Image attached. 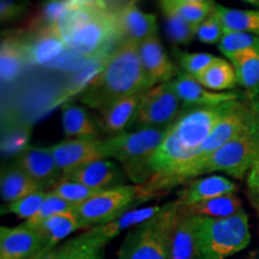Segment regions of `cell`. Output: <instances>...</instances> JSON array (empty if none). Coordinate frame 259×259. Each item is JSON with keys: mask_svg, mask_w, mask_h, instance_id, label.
Returning <instances> with one entry per match:
<instances>
[{"mask_svg": "<svg viewBox=\"0 0 259 259\" xmlns=\"http://www.w3.org/2000/svg\"><path fill=\"white\" fill-rule=\"evenodd\" d=\"M236 101L219 106L183 108L179 118L168 127L155 153L130 178L137 186H150L189 166L198 155L205 139Z\"/></svg>", "mask_w": 259, "mask_h": 259, "instance_id": "6da1fadb", "label": "cell"}, {"mask_svg": "<svg viewBox=\"0 0 259 259\" xmlns=\"http://www.w3.org/2000/svg\"><path fill=\"white\" fill-rule=\"evenodd\" d=\"M150 88L139 56V42L122 41L108 54L100 72L87 84L80 101L103 113L119 100Z\"/></svg>", "mask_w": 259, "mask_h": 259, "instance_id": "7a4b0ae2", "label": "cell"}, {"mask_svg": "<svg viewBox=\"0 0 259 259\" xmlns=\"http://www.w3.org/2000/svg\"><path fill=\"white\" fill-rule=\"evenodd\" d=\"M54 28L67 50L89 59L105 57L109 45L121 40L114 9L105 2H70Z\"/></svg>", "mask_w": 259, "mask_h": 259, "instance_id": "3957f363", "label": "cell"}, {"mask_svg": "<svg viewBox=\"0 0 259 259\" xmlns=\"http://www.w3.org/2000/svg\"><path fill=\"white\" fill-rule=\"evenodd\" d=\"M179 220V202L164 204L154 218L130 229L118 259H170V241Z\"/></svg>", "mask_w": 259, "mask_h": 259, "instance_id": "277c9868", "label": "cell"}, {"mask_svg": "<svg viewBox=\"0 0 259 259\" xmlns=\"http://www.w3.org/2000/svg\"><path fill=\"white\" fill-rule=\"evenodd\" d=\"M199 259H227L244 251L251 242L246 211L226 219L198 218Z\"/></svg>", "mask_w": 259, "mask_h": 259, "instance_id": "5b68a950", "label": "cell"}, {"mask_svg": "<svg viewBox=\"0 0 259 259\" xmlns=\"http://www.w3.org/2000/svg\"><path fill=\"white\" fill-rule=\"evenodd\" d=\"M169 126L139 128L103 139L106 158H115L120 162L130 179L160 147Z\"/></svg>", "mask_w": 259, "mask_h": 259, "instance_id": "8992f818", "label": "cell"}, {"mask_svg": "<svg viewBox=\"0 0 259 259\" xmlns=\"http://www.w3.org/2000/svg\"><path fill=\"white\" fill-rule=\"evenodd\" d=\"M137 186L121 185L101 191L74 209L82 228L106 225L128 211L132 204L137 203Z\"/></svg>", "mask_w": 259, "mask_h": 259, "instance_id": "52a82bcc", "label": "cell"}, {"mask_svg": "<svg viewBox=\"0 0 259 259\" xmlns=\"http://www.w3.org/2000/svg\"><path fill=\"white\" fill-rule=\"evenodd\" d=\"M181 105L171 80L157 84L144 94L128 127L139 130L169 126L179 118L183 111Z\"/></svg>", "mask_w": 259, "mask_h": 259, "instance_id": "ba28073f", "label": "cell"}, {"mask_svg": "<svg viewBox=\"0 0 259 259\" xmlns=\"http://www.w3.org/2000/svg\"><path fill=\"white\" fill-rule=\"evenodd\" d=\"M51 151L63 173V178L94 161L106 158L103 139L100 138L67 139L51 147Z\"/></svg>", "mask_w": 259, "mask_h": 259, "instance_id": "9c48e42d", "label": "cell"}, {"mask_svg": "<svg viewBox=\"0 0 259 259\" xmlns=\"http://www.w3.org/2000/svg\"><path fill=\"white\" fill-rule=\"evenodd\" d=\"M15 166L40 184L42 189H53L63 179V173L51 148H28L16 157Z\"/></svg>", "mask_w": 259, "mask_h": 259, "instance_id": "30bf717a", "label": "cell"}, {"mask_svg": "<svg viewBox=\"0 0 259 259\" xmlns=\"http://www.w3.org/2000/svg\"><path fill=\"white\" fill-rule=\"evenodd\" d=\"M171 84L183 103V108L219 106L226 102L245 99L240 93L236 92H210L199 84L194 77L185 72L178 73L176 78L171 80Z\"/></svg>", "mask_w": 259, "mask_h": 259, "instance_id": "8fae6325", "label": "cell"}, {"mask_svg": "<svg viewBox=\"0 0 259 259\" xmlns=\"http://www.w3.org/2000/svg\"><path fill=\"white\" fill-rule=\"evenodd\" d=\"M42 248L40 234L24 223L0 228V259H32Z\"/></svg>", "mask_w": 259, "mask_h": 259, "instance_id": "7c38bea8", "label": "cell"}, {"mask_svg": "<svg viewBox=\"0 0 259 259\" xmlns=\"http://www.w3.org/2000/svg\"><path fill=\"white\" fill-rule=\"evenodd\" d=\"M139 56L151 88L170 82L178 76L177 66L167 57L157 34L139 42Z\"/></svg>", "mask_w": 259, "mask_h": 259, "instance_id": "4fadbf2b", "label": "cell"}, {"mask_svg": "<svg viewBox=\"0 0 259 259\" xmlns=\"http://www.w3.org/2000/svg\"><path fill=\"white\" fill-rule=\"evenodd\" d=\"M113 9L118 19L121 42H142L157 34L156 16L145 14L135 2H127Z\"/></svg>", "mask_w": 259, "mask_h": 259, "instance_id": "5bb4252c", "label": "cell"}, {"mask_svg": "<svg viewBox=\"0 0 259 259\" xmlns=\"http://www.w3.org/2000/svg\"><path fill=\"white\" fill-rule=\"evenodd\" d=\"M63 179L82 184L95 191H105L124 185L125 174L112 160L102 158L80 167Z\"/></svg>", "mask_w": 259, "mask_h": 259, "instance_id": "9a60e30c", "label": "cell"}, {"mask_svg": "<svg viewBox=\"0 0 259 259\" xmlns=\"http://www.w3.org/2000/svg\"><path fill=\"white\" fill-rule=\"evenodd\" d=\"M238 186L234 181L222 176H210L194 179L178 191V202L180 206L192 205L204 200L235 194Z\"/></svg>", "mask_w": 259, "mask_h": 259, "instance_id": "2e32d148", "label": "cell"}, {"mask_svg": "<svg viewBox=\"0 0 259 259\" xmlns=\"http://www.w3.org/2000/svg\"><path fill=\"white\" fill-rule=\"evenodd\" d=\"M28 60L31 65H47L60 58L67 50L56 28H45L23 38Z\"/></svg>", "mask_w": 259, "mask_h": 259, "instance_id": "e0dca14e", "label": "cell"}, {"mask_svg": "<svg viewBox=\"0 0 259 259\" xmlns=\"http://www.w3.org/2000/svg\"><path fill=\"white\" fill-rule=\"evenodd\" d=\"M163 208L164 205H154L148 206V208L128 210L114 221L106 223V225L93 227V228H89L88 231L84 233L89 235L90 238L95 239L96 241H99L105 247L112 239L118 236L122 231L132 229L134 227L148 221V220L154 218L156 213L160 212Z\"/></svg>", "mask_w": 259, "mask_h": 259, "instance_id": "ac0fdd59", "label": "cell"}, {"mask_svg": "<svg viewBox=\"0 0 259 259\" xmlns=\"http://www.w3.org/2000/svg\"><path fill=\"white\" fill-rule=\"evenodd\" d=\"M197 231L198 216L179 211V220L171 235L170 259H199Z\"/></svg>", "mask_w": 259, "mask_h": 259, "instance_id": "d6986e66", "label": "cell"}, {"mask_svg": "<svg viewBox=\"0 0 259 259\" xmlns=\"http://www.w3.org/2000/svg\"><path fill=\"white\" fill-rule=\"evenodd\" d=\"M29 64L24 40L19 35H8L0 45V76L3 83L17 79Z\"/></svg>", "mask_w": 259, "mask_h": 259, "instance_id": "ffe728a7", "label": "cell"}, {"mask_svg": "<svg viewBox=\"0 0 259 259\" xmlns=\"http://www.w3.org/2000/svg\"><path fill=\"white\" fill-rule=\"evenodd\" d=\"M145 93L136 94L113 103L106 112L102 113V119L100 122L102 131L107 135H111V137L125 132V128L128 127L130 122L134 119Z\"/></svg>", "mask_w": 259, "mask_h": 259, "instance_id": "44dd1931", "label": "cell"}, {"mask_svg": "<svg viewBox=\"0 0 259 259\" xmlns=\"http://www.w3.org/2000/svg\"><path fill=\"white\" fill-rule=\"evenodd\" d=\"M29 228L37 231L42 239L44 248H56L61 240L72 234L73 232L82 229V225L76 211L73 210V211L52 216L38 225L29 227Z\"/></svg>", "mask_w": 259, "mask_h": 259, "instance_id": "7402d4cb", "label": "cell"}, {"mask_svg": "<svg viewBox=\"0 0 259 259\" xmlns=\"http://www.w3.org/2000/svg\"><path fill=\"white\" fill-rule=\"evenodd\" d=\"M238 84L245 89L244 97L251 105L259 102V52H245L232 57Z\"/></svg>", "mask_w": 259, "mask_h": 259, "instance_id": "603a6c76", "label": "cell"}, {"mask_svg": "<svg viewBox=\"0 0 259 259\" xmlns=\"http://www.w3.org/2000/svg\"><path fill=\"white\" fill-rule=\"evenodd\" d=\"M179 211L184 215L198 216V218L226 219L244 211V208H242L241 199L236 194H229V196L204 200L192 205H179Z\"/></svg>", "mask_w": 259, "mask_h": 259, "instance_id": "cb8c5ba5", "label": "cell"}, {"mask_svg": "<svg viewBox=\"0 0 259 259\" xmlns=\"http://www.w3.org/2000/svg\"><path fill=\"white\" fill-rule=\"evenodd\" d=\"M44 190L38 183L17 166L3 170L0 179V192L5 203H14L29 194Z\"/></svg>", "mask_w": 259, "mask_h": 259, "instance_id": "d4e9b609", "label": "cell"}, {"mask_svg": "<svg viewBox=\"0 0 259 259\" xmlns=\"http://www.w3.org/2000/svg\"><path fill=\"white\" fill-rule=\"evenodd\" d=\"M215 12L225 32H247L259 37V11L228 9L216 4Z\"/></svg>", "mask_w": 259, "mask_h": 259, "instance_id": "484cf974", "label": "cell"}, {"mask_svg": "<svg viewBox=\"0 0 259 259\" xmlns=\"http://www.w3.org/2000/svg\"><path fill=\"white\" fill-rule=\"evenodd\" d=\"M64 134L66 137L76 138H97L99 130L94 124L84 108L76 105H69L64 108L63 115Z\"/></svg>", "mask_w": 259, "mask_h": 259, "instance_id": "4316f807", "label": "cell"}, {"mask_svg": "<svg viewBox=\"0 0 259 259\" xmlns=\"http://www.w3.org/2000/svg\"><path fill=\"white\" fill-rule=\"evenodd\" d=\"M199 84L208 90H221L233 89L238 84L236 72L234 66L228 61L218 58L216 61L206 67L202 73L196 77Z\"/></svg>", "mask_w": 259, "mask_h": 259, "instance_id": "83f0119b", "label": "cell"}, {"mask_svg": "<svg viewBox=\"0 0 259 259\" xmlns=\"http://www.w3.org/2000/svg\"><path fill=\"white\" fill-rule=\"evenodd\" d=\"M158 5L160 9H168L176 12L196 27L212 14L216 6L215 3L210 0H162Z\"/></svg>", "mask_w": 259, "mask_h": 259, "instance_id": "f1b7e54d", "label": "cell"}, {"mask_svg": "<svg viewBox=\"0 0 259 259\" xmlns=\"http://www.w3.org/2000/svg\"><path fill=\"white\" fill-rule=\"evenodd\" d=\"M58 259H103V246L82 233L58 247Z\"/></svg>", "mask_w": 259, "mask_h": 259, "instance_id": "f546056e", "label": "cell"}, {"mask_svg": "<svg viewBox=\"0 0 259 259\" xmlns=\"http://www.w3.org/2000/svg\"><path fill=\"white\" fill-rule=\"evenodd\" d=\"M219 50L228 59L245 52H259V37L247 32H225L219 42Z\"/></svg>", "mask_w": 259, "mask_h": 259, "instance_id": "4dcf8cb0", "label": "cell"}, {"mask_svg": "<svg viewBox=\"0 0 259 259\" xmlns=\"http://www.w3.org/2000/svg\"><path fill=\"white\" fill-rule=\"evenodd\" d=\"M164 21H166L167 34L170 41L176 45H190L193 37L196 36V25L191 24L176 12L168 9H162Z\"/></svg>", "mask_w": 259, "mask_h": 259, "instance_id": "1f68e13d", "label": "cell"}, {"mask_svg": "<svg viewBox=\"0 0 259 259\" xmlns=\"http://www.w3.org/2000/svg\"><path fill=\"white\" fill-rule=\"evenodd\" d=\"M51 191L56 193L57 196H59L60 198L72 204L76 208L88 199L93 198L97 193L101 192V191L89 189V187L84 186L82 184L74 183V181L67 179H61Z\"/></svg>", "mask_w": 259, "mask_h": 259, "instance_id": "d6a6232c", "label": "cell"}, {"mask_svg": "<svg viewBox=\"0 0 259 259\" xmlns=\"http://www.w3.org/2000/svg\"><path fill=\"white\" fill-rule=\"evenodd\" d=\"M76 209V206L70 204L66 200L60 198L59 196H57L56 193L52 192V191H48L46 199H45L44 204H42L41 209L38 210V212L34 218H31L28 221H24V225L28 227H34L41 223L45 220L52 218V216L59 215V213L73 211Z\"/></svg>", "mask_w": 259, "mask_h": 259, "instance_id": "836d02e7", "label": "cell"}, {"mask_svg": "<svg viewBox=\"0 0 259 259\" xmlns=\"http://www.w3.org/2000/svg\"><path fill=\"white\" fill-rule=\"evenodd\" d=\"M46 196L47 192L45 190L29 194L24 198L9 204L8 208H6V212H12L17 215L19 219H23L25 221H28V220L34 218L38 212L45 199H46Z\"/></svg>", "mask_w": 259, "mask_h": 259, "instance_id": "e575fe53", "label": "cell"}, {"mask_svg": "<svg viewBox=\"0 0 259 259\" xmlns=\"http://www.w3.org/2000/svg\"><path fill=\"white\" fill-rule=\"evenodd\" d=\"M29 137H30V127H16L10 130L2 141V151L6 156L22 154L28 149Z\"/></svg>", "mask_w": 259, "mask_h": 259, "instance_id": "d590c367", "label": "cell"}, {"mask_svg": "<svg viewBox=\"0 0 259 259\" xmlns=\"http://www.w3.org/2000/svg\"><path fill=\"white\" fill-rule=\"evenodd\" d=\"M218 57L208 53H180L179 63L184 72L196 78L198 74L209 67Z\"/></svg>", "mask_w": 259, "mask_h": 259, "instance_id": "8d00e7d4", "label": "cell"}, {"mask_svg": "<svg viewBox=\"0 0 259 259\" xmlns=\"http://www.w3.org/2000/svg\"><path fill=\"white\" fill-rule=\"evenodd\" d=\"M196 36L198 37L200 42L206 45H215L221 41L223 36V28L215 10L208 18H205L202 23L197 25Z\"/></svg>", "mask_w": 259, "mask_h": 259, "instance_id": "74e56055", "label": "cell"}, {"mask_svg": "<svg viewBox=\"0 0 259 259\" xmlns=\"http://www.w3.org/2000/svg\"><path fill=\"white\" fill-rule=\"evenodd\" d=\"M246 184H247L248 198L251 202L259 200V147L246 177Z\"/></svg>", "mask_w": 259, "mask_h": 259, "instance_id": "f35d334b", "label": "cell"}, {"mask_svg": "<svg viewBox=\"0 0 259 259\" xmlns=\"http://www.w3.org/2000/svg\"><path fill=\"white\" fill-rule=\"evenodd\" d=\"M25 6L23 4H18L11 0H2L0 2V19L2 22H8L15 19L24 12Z\"/></svg>", "mask_w": 259, "mask_h": 259, "instance_id": "ab89813d", "label": "cell"}, {"mask_svg": "<svg viewBox=\"0 0 259 259\" xmlns=\"http://www.w3.org/2000/svg\"><path fill=\"white\" fill-rule=\"evenodd\" d=\"M32 259H58V247L42 248Z\"/></svg>", "mask_w": 259, "mask_h": 259, "instance_id": "60d3db41", "label": "cell"}, {"mask_svg": "<svg viewBox=\"0 0 259 259\" xmlns=\"http://www.w3.org/2000/svg\"><path fill=\"white\" fill-rule=\"evenodd\" d=\"M236 259H259V247L247 252L244 255H240V257H238Z\"/></svg>", "mask_w": 259, "mask_h": 259, "instance_id": "b9f144b4", "label": "cell"}, {"mask_svg": "<svg viewBox=\"0 0 259 259\" xmlns=\"http://www.w3.org/2000/svg\"><path fill=\"white\" fill-rule=\"evenodd\" d=\"M255 120H257V125L259 127V102L255 105Z\"/></svg>", "mask_w": 259, "mask_h": 259, "instance_id": "7bdbcfd3", "label": "cell"}, {"mask_svg": "<svg viewBox=\"0 0 259 259\" xmlns=\"http://www.w3.org/2000/svg\"><path fill=\"white\" fill-rule=\"evenodd\" d=\"M252 205H253V208L257 210L258 215H259V200H253V202H251Z\"/></svg>", "mask_w": 259, "mask_h": 259, "instance_id": "ee69618b", "label": "cell"}]
</instances>
